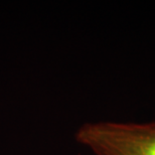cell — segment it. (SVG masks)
<instances>
[{"mask_svg":"<svg viewBox=\"0 0 155 155\" xmlns=\"http://www.w3.org/2000/svg\"><path fill=\"white\" fill-rule=\"evenodd\" d=\"M75 137L96 155H155V122L87 123Z\"/></svg>","mask_w":155,"mask_h":155,"instance_id":"6da1fadb","label":"cell"}]
</instances>
